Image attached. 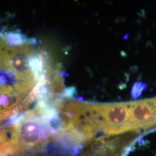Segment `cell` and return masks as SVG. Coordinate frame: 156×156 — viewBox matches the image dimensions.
<instances>
[{"mask_svg": "<svg viewBox=\"0 0 156 156\" xmlns=\"http://www.w3.org/2000/svg\"><path fill=\"white\" fill-rule=\"evenodd\" d=\"M96 114L102 118L99 129L107 134L131 131L129 127V103L93 105Z\"/></svg>", "mask_w": 156, "mask_h": 156, "instance_id": "1", "label": "cell"}, {"mask_svg": "<svg viewBox=\"0 0 156 156\" xmlns=\"http://www.w3.org/2000/svg\"><path fill=\"white\" fill-rule=\"evenodd\" d=\"M17 124L15 131L21 147L34 148L40 145L46 137L44 126L40 119L36 116L35 111L26 113Z\"/></svg>", "mask_w": 156, "mask_h": 156, "instance_id": "2", "label": "cell"}, {"mask_svg": "<svg viewBox=\"0 0 156 156\" xmlns=\"http://www.w3.org/2000/svg\"><path fill=\"white\" fill-rule=\"evenodd\" d=\"M156 124V98L129 103L130 130Z\"/></svg>", "mask_w": 156, "mask_h": 156, "instance_id": "3", "label": "cell"}, {"mask_svg": "<svg viewBox=\"0 0 156 156\" xmlns=\"http://www.w3.org/2000/svg\"><path fill=\"white\" fill-rule=\"evenodd\" d=\"M32 54V48L28 46H19L9 51L8 54L9 69L20 81L36 80L29 66V61L33 56Z\"/></svg>", "mask_w": 156, "mask_h": 156, "instance_id": "4", "label": "cell"}, {"mask_svg": "<svg viewBox=\"0 0 156 156\" xmlns=\"http://www.w3.org/2000/svg\"><path fill=\"white\" fill-rule=\"evenodd\" d=\"M29 66L32 75L36 80H38L44 73V59L42 55H33L29 61Z\"/></svg>", "mask_w": 156, "mask_h": 156, "instance_id": "5", "label": "cell"}, {"mask_svg": "<svg viewBox=\"0 0 156 156\" xmlns=\"http://www.w3.org/2000/svg\"><path fill=\"white\" fill-rule=\"evenodd\" d=\"M5 44L11 46H20L26 41V38L23 35L18 32H9L4 36Z\"/></svg>", "mask_w": 156, "mask_h": 156, "instance_id": "6", "label": "cell"}, {"mask_svg": "<svg viewBox=\"0 0 156 156\" xmlns=\"http://www.w3.org/2000/svg\"><path fill=\"white\" fill-rule=\"evenodd\" d=\"M12 156H14V155H12Z\"/></svg>", "mask_w": 156, "mask_h": 156, "instance_id": "7", "label": "cell"}]
</instances>
